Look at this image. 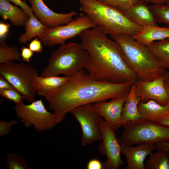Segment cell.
Wrapping results in <instances>:
<instances>
[{
	"label": "cell",
	"mask_w": 169,
	"mask_h": 169,
	"mask_svg": "<svg viewBox=\"0 0 169 169\" xmlns=\"http://www.w3.org/2000/svg\"><path fill=\"white\" fill-rule=\"evenodd\" d=\"M168 156L169 157V152H168Z\"/></svg>",
	"instance_id": "42"
},
{
	"label": "cell",
	"mask_w": 169,
	"mask_h": 169,
	"mask_svg": "<svg viewBox=\"0 0 169 169\" xmlns=\"http://www.w3.org/2000/svg\"><path fill=\"white\" fill-rule=\"evenodd\" d=\"M123 13L141 0H99Z\"/></svg>",
	"instance_id": "28"
},
{
	"label": "cell",
	"mask_w": 169,
	"mask_h": 169,
	"mask_svg": "<svg viewBox=\"0 0 169 169\" xmlns=\"http://www.w3.org/2000/svg\"><path fill=\"white\" fill-rule=\"evenodd\" d=\"M128 95L112 99L109 102L100 101L93 104L96 110L115 131L122 126V113Z\"/></svg>",
	"instance_id": "14"
},
{
	"label": "cell",
	"mask_w": 169,
	"mask_h": 169,
	"mask_svg": "<svg viewBox=\"0 0 169 169\" xmlns=\"http://www.w3.org/2000/svg\"><path fill=\"white\" fill-rule=\"evenodd\" d=\"M19 122L13 120L9 122L1 121L0 122V136L2 137L9 134L12 130V127Z\"/></svg>",
	"instance_id": "30"
},
{
	"label": "cell",
	"mask_w": 169,
	"mask_h": 169,
	"mask_svg": "<svg viewBox=\"0 0 169 169\" xmlns=\"http://www.w3.org/2000/svg\"><path fill=\"white\" fill-rule=\"evenodd\" d=\"M155 143L138 144L136 147L132 146H121V153L125 157L127 165L125 169H145L144 161L155 149Z\"/></svg>",
	"instance_id": "15"
},
{
	"label": "cell",
	"mask_w": 169,
	"mask_h": 169,
	"mask_svg": "<svg viewBox=\"0 0 169 169\" xmlns=\"http://www.w3.org/2000/svg\"><path fill=\"white\" fill-rule=\"evenodd\" d=\"M0 16L4 20H9L13 25L25 27L29 16L24 11L6 0H0Z\"/></svg>",
	"instance_id": "19"
},
{
	"label": "cell",
	"mask_w": 169,
	"mask_h": 169,
	"mask_svg": "<svg viewBox=\"0 0 169 169\" xmlns=\"http://www.w3.org/2000/svg\"><path fill=\"white\" fill-rule=\"evenodd\" d=\"M95 26L94 22L82 13L69 23L51 28H48L38 38L45 46L51 47L65 44L67 40L79 34L85 30Z\"/></svg>",
	"instance_id": "8"
},
{
	"label": "cell",
	"mask_w": 169,
	"mask_h": 169,
	"mask_svg": "<svg viewBox=\"0 0 169 169\" xmlns=\"http://www.w3.org/2000/svg\"><path fill=\"white\" fill-rule=\"evenodd\" d=\"M157 23H163L169 27V2L163 5H149Z\"/></svg>",
	"instance_id": "26"
},
{
	"label": "cell",
	"mask_w": 169,
	"mask_h": 169,
	"mask_svg": "<svg viewBox=\"0 0 169 169\" xmlns=\"http://www.w3.org/2000/svg\"><path fill=\"white\" fill-rule=\"evenodd\" d=\"M141 100V98L136 95L135 85L133 83L123 107L121 115L122 125L125 123L141 118L138 108V104Z\"/></svg>",
	"instance_id": "20"
},
{
	"label": "cell",
	"mask_w": 169,
	"mask_h": 169,
	"mask_svg": "<svg viewBox=\"0 0 169 169\" xmlns=\"http://www.w3.org/2000/svg\"><path fill=\"white\" fill-rule=\"evenodd\" d=\"M24 0V1H25V0Z\"/></svg>",
	"instance_id": "43"
},
{
	"label": "cell",
	"mask_w": 169,
	"mask_h": 169,
	"mask_svg": "<svg viewBox=\"0 0 169 169\" xmlns=\"http://www.w3.org/2000/svg\"><path fill=\"white\" fill-rule=\"evenodd\" d=\"M165 78V83L169 85V72L166 71L164 75Z\"/></svg>",
	"instance_id": "40"
},
{
	"label": "cell",
	"mask_w": 169,
	"mask_h": 169,
	"mask_svg": "<svg viewBox=\"0 0 169 169\" xmlns=\"http://www.w3.org/2000/svg\"><path fill=\"white\" fill-rule=\"evenodd\" d=\"M146 47L164 67L169 70V38L153 42Z\"/></svg>",
	"instance_id": "22"
},
{
	"label": "cell",
	"mask_w": 169,
	"mask_h": 169,
	"mask_svg": "<svg viewBox=\"0 0 169 169\" xmlns=\"http://www.w3.org/2000/svg\"><path fill=\"white\" fill-rule=\"evenodd\" d=\"M69 112L75 117L81 127V143L83 146L90 145L102 140L101 124L102 117L93 104L80 105L73 109Z\"/></svg>",
	"instance_id": "10"
},
{
	"label": "cell",
	"mask_w": 169,
	"mask_h": 169,
	"mask_svg": "<svg viewBox=\"0 0 169 169\" xmlns=\"http://www.w3.org/2000/svg\"><path fill=\"white\" fill-rule=\"evenodd\" d=\"M11 24L4 23L3 22L0 23V40H4L6 37L8 32Z\"/></svg>",
	"instance_id": "34"
},
{
	"label": "cell",
	"mask_w": 169,
	"mask_h": 169,
	"mask_svg": "<svg viewBox=\"0 0 169 169\" xmlns=\"http://www.w3.org/2000/svg\"><path fill=\"white\" fill-rule=\"evenodd\" d=\"M0 89L13 90L17 91L14 86L9 81L1 74H0Z\"/></svg>",
	"instance_id": "35"
},
{
	"label": "cell",
	"mask_w": 169,
	"mask_h": 169,
	"mask_svg": "<svg viewBox=\"0 0 169 169\" xmlns=\"http://www.w3.org/2000/svg\"><path fill=\"white\" fill-rule=\"evenodd\" d=\"M147 3H151L156 5L165 4L168 2L169 0H143Z\"/></svg>",
	"instance_id": "38"
},
{
	"label": "cell",
	"mask_w": 169,
	"mask_h": 169,
	"mask_svg": "<svg viewBox=\"0 0 169 169\" xmlns=\"http://www.w3.org/2000/svg\"><path fill=\"white\" fill-rule=\"evenodd\" d=\"M80 44L89 57L84 69L99 80L115 83L138 80L126 62L119 45L97 27L80 33Z\"/></svg>",
	"instance_id": "2"
},
{
	"label": "cell",
	"mask_w": 169,
	"mask_h": 169,
	"mask_svg": "<svg viewBox=\"0 0 169 169\" xmlns=\"http://www.w3.org/2000/svg\"><path fill=\"white\" fill-rule=\"evenodd\" d=\"M79 1L80 11L107 35L122 34L132 37L142 28L130 20L120 10L99 0Z\"/></svg>",
	"instance_id": "4"
},
{
	"label": "cell",
	"mask_w": 169,
	"mask_h": 169,
	"mask_svg": "<svg viewBox=\"0 0 169 169\" xmlns=\"http://www.w3.org/2000/svg\"><path fill=\"white\" fill-rule=\"evenodd\" d=\"M110 36L119 46L126 62L138 80L151 81L164 75L166 70L146 46L129 35L113 34Z\"/></svg>",
	"instance_id": "3"
},
{
	"label": "cell",
	"mask_w": 169,
	"mask_h": 169,
	"mask_svg": "<svg viewBox=\"0 0 169 169\" xmlns=\"http://www.w3.org/2000/svg\"><path fill=\"white\" fill-rule=\"evenodd\" d=\"M138 108L141 119L152 122H158L169 115V103L162 105L153 100L140 101Z\"/></svg>",
	"instance_id": "17"
},
{
	"label": "cell",
	"mask_w": 169,
	"mask_h": 169,
	"mask_svg": "<svg viewBox=\"0 0 169 169\" xmlns=\"http://www.w3.org/2000/svg\"><path fill=\"white\" fill-rule=\"evenodd\" d=\"M7 163L10 169H30L23 156L13 153H10L7 156Z\"/></svg>",
	"instance_id": "27"
},
{
	"label": "cell",
	"mask_w": 169,
	"mask_h": 169,
	"mask_svg": "<svg viewBox=\"0 0 169 169\" xmlns=\"http://www.w3.org/2000/svg\"><path fill=\"white\" fill-rule=\"evenodd\" d=\"M69 78L64 76L45 77L38 76L34 80V86L37 92L39 91L52 90L63 85Z\"/></svg>",
	"instance_id": "23"
},
{
	"label": "cell",
	"mask_w": 169,
	"mask_h": 169,
	"mask_svg": "<svg viewBox=\"0 0 169 169\" xmlns=\"http://www.w3.org/2000/svg\"><path fill=\"white\" fill-rule=\"evenodd\" d=\"M9 2L12 3L16 5L19 6L22 9L27 15L29 17L30 13L33 12L31 8L26 3L24 0H6Z\"/></svg>",
	"instance_id": "32"
},
{
	"label": "cell",
	"mask_w": 169,
	"mask_h": 169,
	"mask_svg": "<svg viewBox=\"0 0 169 169\" xmlns=\"http://www.w3.org/2000/svg\"><path fill=\"white\" fill-rule=\"evenodd\" d=\"M133 84L98 80L84 69L70 77L57 89L37 93L47 101L58 124L68 112L78 106L128 95Z\"/></svg>",
	"instance_id": "1"
},
{
	"label": "cell",
	"mask_w": 169,
	"mask_h": 169,
	"mask_svg": "<svg viewBox=\"0 0 169 169\" xmlns=\"http://www.w3.org/2000/svg\"><path fill=\"white\" fill-rule=\"evenodd\" d=\"M146 169H169L168 152L158 150L150 155L148 161L145 164Z\"/></svg>",
	"instance_id": "24"
},
{
	"label": "cell",
	"mask_w": 169,
	"mask_h": 169,
	"mask_svg": "<svg viewBox=\"0 0 169 169\" xmlns=\"http://www.w3.org/2000/svg\"><path fill=\"white\" fill-rule=\"evenodd\" d=\"M21 51V58L23 61L28 63L30 62V60L33 55V52L29 48L23 46L20 49Z\"/></svg>",
	"instance_id": "33"
},
{
	"label": "cell",
	"mask_w": 169,
	"mask_h": 169,
	"mask_svg": "<svg viewBox=\"0 0 169 169\" xmlns=\"http://www.w3.org/2000/svg\"><path fill=\"white\" fill-rule=\"evenodd\" d=\"M0 74L7 79L23 96L31 103L34 100L37 92L34 82L38 70L30 64L11 61L0 64Z\"/></svg>",
	"instance_id": "7"
},
{
	"label": "cell",
	"mask_w": 169,
	"mask_h": 169,
	"mask_svg": "<svg viewBox=\"0 0 169 169\" xmlns=\"http://www.w3.org/2000/svg\"><path fill=\"white\" fill-rule=\"evenodd\" d=\"M0 95L6 99L13 102L16 105L23 103L24 100L21 94L14 90L0 89Z\"/></svg>",
	"instance_id": "29"
},
{
	"label": "cell",
	"mask_w": 169,
	"mask_h": 169,
	"mask_svg": "<svg viewBox=\"0 0 169 169\" xmlns=\"http://www.w3.org/2000/svg\"><path fill=\"white\" fill-rule=\"evenodd\" d=\"M158 123L164 125L169 126V115L160 120Z\"/></svg>",
	"instance_id": "39"
},
{
	"label": "cell",
	"mask_w": 169,
	"mask_h": 169,
	"mask_svg": "<svg viewBox=\"0 0 169 169\" xmlns=\"http://www.w3.org/2000/svg\"><path fill=\"white\" fill-rule=\"evenodd\" d=\"M165 86L169 96V85L165 83Z\"/></svg>",
	"instance_id": "41"
},
{
	"label": "cell",
	"mask_w": 169,
	"mask_h": 169,
	"mask_svg": "<svg viewBox=\"0 0 169 169\" xmlns=\"http://www.w3.org/2000/svg\"><path fill=\"white\" fill-rule=\"evenodd\" d=\"M165 82L164 75L151 81L138 80L134 83L136 95L143 102L153 100L161 105H166L169 103V96Z\"/></svg>",
	"instance_id": "12"
},
{
	"label": "cell",
	"mask_w": 169,
	"mask_h": 169,
	"mask_svg": "<svg viewBox=\"0 0 169 169\" xmlns=\"http://www.w3.org/2000/svg\"><path fill=\"white\" fill-rule=\"evenodd\" d=\"M118 138L121 146L169 141V126L141 118L125 123Z\"/></svg>",
	"instance_id": "6"
},
{
	"label": "cell",
	"mask_w": 169,
	"mask_h": 169,
	"mask_svg": "<svg viewBox=\"0 0 169 169\" xmlns=\"http://www.w3.org/2000/svg\"><path fill=\"white\" fill-rule=\"evenodd\" d=\"M33 12L30 13L25 26V32L18 38L19 43L25 44L36 36L39 37L48 28L35 17Z\"/></svg>",
	"instance_id": "21"
},
{
	"label": "cell",
	"mask_w": 169,
	"mask_h": 169,
	"mask_svg": "<svg viewBox=\"0 0 169 169\" xmlns=\"http://www.w3.org/2000/svg\"><path fill=\"white\" fill-rule=\"evenodd\" d=\"M14 109L21 122L26 127L33 126L38 132L50 130L57 124L55 115L48 111L42 99L28 105L16 104Z\"/></svg>",
	"instance_id": "9"
},
{
	"label": "cell",
	"mask_w": 169,
	"mask_h": 169,
	"mask_svg": "<svg viewBox=\"0 0 169 169\" xmlns=\"http://www.w3.org/2000/svg\"><path fill=\"white\" fill-rule=\"evenodd\" d=\"M21 53L15 45H8L4 40H0V64L20 61Z\"/></svg>",
	"instance_id": "25"
},
{
	"label": "cell",
	"mask_w": 169,
	"mask_h": 169,
	"mask_svg": "<svg viewBox=\"0 0 169 169\" xmlns=\"http://www.w3.org/2000/svg\"><path fill=\"white\" fill-rule=\"evenodd\" d=\"M28 0L35 17L48 28L65 25L78 14L74 10L67 13H56L49 8L43 0Z\"/></svg>",
	"instance_id": "13"
},
{
	"label": "cell",
	"mask_w": 169,
	"mask_h": 169,
	"mask_svg": "<svg viewBox=\"0 0 169 169\" xmlns=\"http://www.w3.org/2000/svg\"></svg>",
	"instance_id": "44"
},
{
	"label": "cell",
	"mask_w": 169,
	"mask_h": 169,
	"mask_svg": "<svg viewBox=\"0 0 169 169\" xmlns=\"http://www.w3.org/2000/svg\"><path fill=\"white\" fill-rule=\"evenodd\" d=\"M41 40L36 37L33 39L28 45V48L33 52L41 53L43 47Z\"/></svg>",
	"instance_id": "31"
},
{
	"label": "cell",
	"mask_w": 169,
	"mask_h": 169,
	"mask_svg": "<svg viewBox=\"0 0 169 169\" xmlns=\"http://www.w3.org/2000/svg\"><path fill=\"white\" fill-rule=\"evenodd\" d=\"M101 128L103 141L98 149L101 154L107 157V160L103 163V169H118L123 165L124 163L120 156L121 146L115 131L107 122L102 120Z\"/></svg>",
	"instance_id": "11"
},
{
	"label": "cell",
	"mask_w": 169,
	"mask_h": 169,
	"mask_svg": "<svg viewBox=\"0 0 169 169\" xmlns=\"http://www.w3.org/2000/svg\"><path fill=\"white\" fill-rule=\"evenodd\" d=\"M156 149L169 152V141L157 143L155 144Z\"/></svg>",
	"instance_id": "37"
},
{
	"label": "cell",
	"mask_w": 169,
	"mask_h": 169,
	"mask_svg": "<svg viewBox=\"0 0 169 169\" xmlns=\"http://www.w3.org/2000/svg\"><path fill=\"white\" fill-rule=\"evenodd\" d=\"M87 168L88 169H103V163L99 160L93 159L88 162Z\"/></svg>",
	"instance_id": "36"
},
{
	"label": "cell",
	"mask_w": 169,
	"mask_h": 169,
	"mask_svg": "<svg viewBox=\"0 0 169 169\" xmlns=\"http://www.w3.org/2000/svg\"><path fill=\"white\" fill-rule=\"evenodd\" d=\"M132 38L141 44L147 46L153 42L169 38V27L145 26Z\"/></svg>",
	"instance_id": "18"
},
{
	"label": "cell",
	"mask_w": 169,
	"mask_h": 169,
	"mask_svg": "<svg viewBox=\"0 0 169 169\" xmlns=\"http://www.w3.org/2000/svg\"><path fill=\"white\" fill-rule=\"evenodd\" d=\"M123 13L130 20L142 28L157 26L149 5L143 0L140 1Z\"/></svg>",
	"instance_id": "16"
},
{
	"label": "cell",
	"mask_w": 169,
	"mask_h": 169,
	"mask_svg": "<svg viewBox=\"0 0 169 169\" xmlns=\"http://www.w3.org/2000/svg\"><path fill=\"white\" fill-rule=\"evenodd\" d=\"M88 52L80 43L69 42L61 45L51 54L46 67L40 76L45 77L62 74L73 76L84 69L89 59Z\"/></svg>",
	"instance_id": "5"
}]
</instances>
